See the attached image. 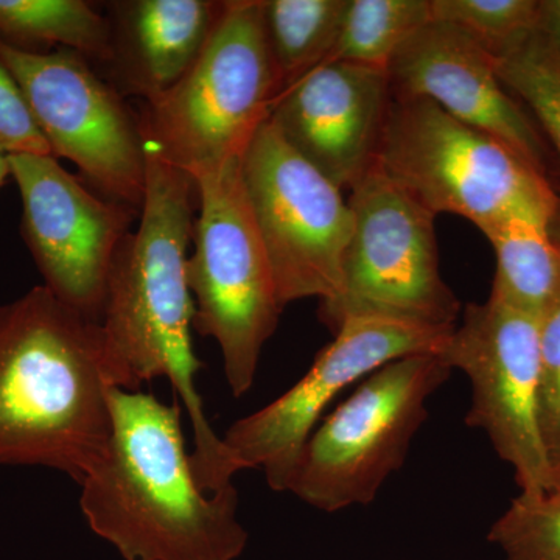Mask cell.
Masks as SVG:
<instances>
[{"instance_id":"obj_1","label":"cell","mask_w":560,"mask_h":560,"mask_svg":"<svg viewBox=\"0 0 560 560\" xmlns=\"http://www.w3.org/2000/svg\"><path fill=\"white\" fill-rule=\"evenodd\" d=\"M145 145V143H143ZM145 197L139 226L117 250L101 324L120 374V389L165 378L186 408L191 467L206 493L234 485L237 466L210 425L197 386L202 363L194 350L195 302L187 279L197 184L145 145Z\"/></svg>"},{"instance_id":"obj_2","label":"cell","mask_w":560,"mask_h":560,"mask_svg":"<svg viewBox=\"0 0 560 560\" xmlns=\"http://www.w3.org/2000/svg\"><path fill=\"white\" fill-rule=\"evenodd\" d=\"M105 452L80 482V510L124 560H237L249 534L235 486L198 485L173 405L142 390H110Z\"/></svg>"},{"instance_id":"obj_3","label":"cell","mask_w":560,"mask_h":560,"mask_svg":"<svg viewBox=\"0 0 560 560\" xmlns=\"http://www.w3.org/2000/svg\"><path fill=\"white\" fill-rule=\"evenodd\" d=\"M120 374L101 320L35 287L0 305V464L83 481L113 427Z\"/></svg>"},{"instance_id":"obj_4","label":"cell","mask_w":560,"mask_h":560,"mask_svg":"<svg viewBox=\"0 0 560 560\" xmlns=\"http://www.w3.org/2000/svg\"><path fill=\"white\" fill-rule=\"evenodd\" d=\"M374 167L434 215L455 213L481 232L512 217L560 231V198L550 178L427 98L390 95Z\"/></svg>"},{"instance_id":"obj_5","label":"cell","mask_w":560,"mask_h":560,"mask_svg":"<svg viewBox=\"0 0 560 560\" xmlns=\"http://www.w3.org/2000/svg\"><path fill=\"white\" fill-rule=\"evenodd\" d=\"M280 92L261 0L224 2L208 46L178 83L140 108L143 143L197 179L241 160Z\"/></svg>"},{"instance_id":"obj_6","label":"cell","mask_w":560,"mask_h":560,"mask_svg":"<svg viewBox=\"0 0 560 560\" xmlns=\"http://www.w3.org/2000/svg\"><path fill=\"white\" fill-rule=\"evenodd\" d=\"M194 180L198 208L187 261L194 329L217 341L228 386L241 399L283 307L246 200L242 158Z\"/></svg>"},{"instance_id":"obj_7","label":"cell","mask_w":560,"mask_h":560,"mask_svg":"<svg viewBox=\"0 0 560 560\" xmlns=\"http://www.w3.org/2000/svg\"><path fill=\"white\" fill-rule=\"evenodd\" d=\"M452 372L438 353L405 357L372 372L313 431L287 492L323 512L372 503L404 466L429 418L430 397Z\"/></svg>"},{"instance_id":"obj_8","label":"cell","mask_w":560,"mask_h":560,"mask_svg":"<svg viewBox=\"0 0 560 560\" xmlns=\"http://www.w3.org/2000/svg\"><path fill=\"white\" fill-rule=\"evenodd\" d=\"M348 202L353 231L341 285L320 302L319 319L334 334L363 316L455 327L460 304L441 276L436 215L375 167L350 189Z\"/></svg>"},{"instance_id":"obj_9","label":"cell","mask_w":560,"mask_h":560,"mask_svg":"<svg viewBox=\"0 0 560 560\" xmlns=\"http://www.w3.org/2000/svg\"><path fill=\"white\" fill-rule=\"evenodd\" d=\"M242 179L282 307L331 300L353 231L342 190L291 149L270 117L243 153Z\"/></svg>"},{"instance_id":"obj_10","label":"cell","mask_w":560,"mask_h":560,"mask_svg":"<svg viewBox=\"0 0 560 560\" xmlns=\"http://www.w3.org/2000/svg\"><path fill=\"white\" fill-rule=\"evenodd\" d=\"M0 61L20 84L55 158L77 165L102 197L142 208L147 156L138 114L83 55L39 54L0 38Z\"/></svg>"},{"instance_id":"obj_11","label":"cell","mask_w":560,"mask_h":560,"mask_svg":"<svg viewBox=\"0 0 560 560\" xmlns=\"http://www.w3.org/2000/svg\"><path fill=\"white\" fill-rule=\"evenodd\" d=\"M438 355L469 378L466 423L488 434L497 455L514 469L522 495L550 492L537 418L539 316L490 294L485 304L467 305Z\"/></svg>"},{"instance_id":"obj_12","label":"cell","mask_w":560,"mask_h":560,"mask_svg":"<svg viewBox=\"0 0 560 560\" xmlns=\"http://www.w3.org/2000/svg\"><path fill=\"white\" fill-rule=\"evenodd\" d=\"M455 327L363 316L345 320L296 385L261 410L238 419L221 436L238 470L264 471L287 492L305 442L331 401L390 361L440 353Z\"/></svg>"},{"instance_id":"obj_13","label":"cell","mask_w":560,"mask_h":560,"mask_svg":"<svg viewBox=\"0 0 560 560\" xmlns=\"http://www.w3.org/2000/svg\"><path fill=\"white\" fill-rule=\"evenodd\" d=\"M20 187L22 237L47 287L88 318L102 319L117 250L135 209L95 195L55 156L9 154Z\"/></svg>"},{"instance_id":"obj_14","label":"cell","mask_w":560,"mask_h":560,"mask_svg":"<svg viewBox=\"0 0 560 560\" xmlns=\"http://www.w3.org/2000/svg\"><path fill=\"white\" fill-rule=\"evenodd\" d=\"M388 77L394 97L427 98L550 175L547 140L501 83L495 60L466 32L447 22H429L394 55Z\"/></svg>"},{"instance_id":"obj_15","label":"cell","mask_w":560,"mask_h":560,"mask_svg":"<svg viewBox=\"0 0 560 560\" xmlns=\"http://www.w3.org/2000/svg\"><path fill=\"white\" fill-rule=\"evenodd\" d=\"M389 102L386 70L331 60L280 92L270 120L338 189H352L374 167Z\"/></svg>"},{"instance_id":"obj_16","label":"cell","mask_w":560,"mask_h":560,"mask_svg":"<svg viewBox=\"0 0 560 560\" xmlns=\"http://www.w3.org/2000/svg\"><path fill=\"white\" fill-rule=\"evenodd\" d=\"M224 2L130 0L113 3L110 60L114 86L156 97L178 83L208 46Z\"/></svg>"},{"instance_id":"obj_17","label":"cell","mask_w":560,"mask_h":560,"mask_svg":"<svg viewBox=\"0 0 560 560\" xmlns=\"http://www.w3.org/2000/svg\"><path fill=\"white\" fill-rule=\"evenodd\" d=\"M495 250L492 293L541 316L560 290V231L547 221L512 217L482 232Z\"/></svg>"},{"instance_id":"obj_18","label":"cell","mask_w":560,"mask_h":560,"mask_svg":"<svg viewBox=\"0 0 560 560\" xmlns=\"http://www.w3.org/2000/svg\"><path fill=\"white\" fill-rule=\"evenodd\" d=\"M349 0H261L280 92L330 61ZM279 92V94H280ZM279 97V95H278Z\"/></svg>"},{"instance_id":"obj_19","label":"cell","mask_w":560,"mask_h":560,"mask_svg":"<svg viewBox=\"0 0 560 560\" xmlns=\"http://www.w3.org/2000/svg\"><path fill=\"white\" fill-rule=\"evenodd\" d=\"M0 38L58 44L108 65L110 25L83 0H0Z\"/></svg>"},{"instance_id":"obj_20","label":"cell","mask_w":560,"mask_h":560,"mask_svg":"<svg viewBox=\"0 0 560 560\" xmlns=\"http://www.w3.org/2000/svg\"><path fill=\"white\" fill-rule=\"evenodd\" d=\"M431 21L430 0H349L330 61L388 72L394 55Z\"/></svg>"},{"instance_id":"obj_21","label":"cell","mask_w":560,"mask_h":560,"mask_svg":"<svg viewBox=\"0 0 560 560\" xmlns=\"http://www.w3.org/2000/svg\"><path fill=\"white\" fill-rule=\"evenodd\" d=\"M508 92L529 106L560 160V60L539 27L514 50L495 60Z\"/></svg>"},{"instance_id":"obj_22","label":"cell","mask_w":560,"mask_h":560,"mask_svg":"<svg viewBox=\"0 0 560 560\" xmlns=\"http://www.w3.org/2000/svg\"><path fill=\"white\" fill-rule=\"evenodd\" d=\"M431 20L466 32L493 60L514 50L539 27L537 0H430Z\"/></svg>"},{"instance_id":"obj_23","label":"cell","mask_w":560,"mask_h":560,"mask_svg":"<svg viewBox=\"0 0 560 560\" xmlns=\"http://www.w3.org/2000/svg\"><path fill=\"white\" fill-rule=\"evenodd\" d=\"M506 560H560V489L518 493L489 530Z\"/></svg>"},{"instance_id":"obj_24","label":"cell","mask_w":560,"mask_h":560,"mask_svg":"<svg viewBox=\"0 0 560 560\" xmlns=\"http://www.w3.org/2000/svg\"><path fill=\"white\" fill-rule=\"evenodd\" d=\"M537 418L551 488L560 489V290L540 316Z\"/></svg>"},{"instance_id":"obj_25","label":"cell","mask_w":560,"mask_h":560,"mask_svg":"<svg viewBox=\"0 0 560 560\" xmlns=\"http://www.w3.org/2000/svg\"><path fill=\"white\" fill-rule=\"evenodd\" d=\"M0 147L9 154L54 156L20 84L0 61Z\"/></svg>"},{"instance_id":"obj_26","label":"cell","mask_w":560,"mask_h":560,"mask_svg":"<svg viewBox=\"0 0 560 560\" xmlns=\"http://www.w3.org/2000/svg\"><path fill=\"white\" fill-rule=\"evenodd\" d=\"M539 32L560 60V0H539Z\"/></svg>"},{"instance_id":"obj_27","label":"cell","mask_w":560,"mask_h":560,"mask_svg":"<svg viewBox=\"0 0 560 560\" xmlns=\"http://www.w3.org/2000/svg\"><path fill=\"white\" fill-rule=\"evenodd\" d=\"M9 176H11L9 153L0 147V187L5 184Z\"/></svg>"}]
</instances>
